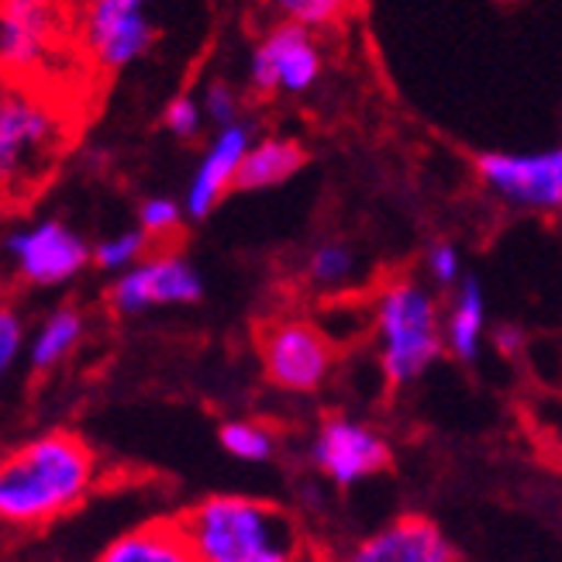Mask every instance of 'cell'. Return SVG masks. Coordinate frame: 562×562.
Segmentation results:
<instances>
[{
    "label": "cell",
    "instance_id": "6da1fadb",
    "mask_svg": "<svg viewBox=\"0 0 562 562\" xmlns=\"http://www.w3.org/2000/svg\"><path fill=\"white\" fill-rule=\"evenodd\" d=\"M101 480L97 452L72 431H45L0 456V525L35 528L77 510Z\"/></svg>",
    "mask_w": 562,
    "mask_h": 562
},
{
    "label": "cell",
    "instance_id": "7a4b0ae2",
    "mask_svg": "<svg viewBox=\"0 0 562 562\" xmlns=\"http://www.w3.org/2000/svg\"><path fill=\"white\" fill-rule=\"evenodd\" d=\"M177 521L198 562H304L301 531L273 501L214 494Z\"/></svg>",
    "mask_w": 562,
    "mask_h": 562
},
{
    "label": "cell",
    "instance_id": "3957f363",
    "mask_svg": "<svg viewBox=\"0 0 562 562\" xmlns=\"http://www.w3.org/2000/svg\"><path fill=\"white\" fill-rule=\"evenodd\" d=\"M373 338L386 383H418L442 359V304L418 280H386L373 301Z\"/></svg>",
    "mask_w": 562,
    "mask_h": 562
},
{
    "label": "cell",
    "instance_id": "277c9868",
    "mask_svg": "<svg viewBox=\"0 0 562 562\" xmlns=\"http://www.w3.org/2000/svg\"><path fill=\"white\" fill-rule=\"evenodd\" d=\"M66 138L59 108L35 87L0 90V187H24L45 173Z\"/></svg>",
    "mask_w": 562,
    "mask_h": 562
},
{
    "label": "cell",
    "instance_id": "5b68a950",
    "mask_svg": "<svg viewBox=\"0 0 562 562\" xmlns=\"http://www.w3.org/2000/svg\"><path fill=\"white\" fill-rule=\"evenodd\" d=\"M66 38V0H0V72L8 83H38L59 63Z\"/></svg>",
    "mask_w": 562,
    "mask_h": 562
},
{
    "label": "cell",
    "instance_id": "8992f818",
    "mask_svg": "<svg viewBox=\"0 0 562 562\" xmlns=\"http://www.w3.org/2000/svg\"><path fill=\"white\" fill-rule=\"evenodd\" d=\"M149 4L153 0H87L80 14V42L97 69L117 72L149 56L156 45Z\"/></svg>",
    "mask_w": 562,
    "mask_h": 562
},
{
    "label": "cell",
    "instance_id": "52a82bcc",
    "mask_svg": "<svg viewBox=\"0 0 562 562\" xmlns=\"http://www.w3.org/2000/svg\"><path fill=\"white\" fill-rule=\"evenodd\" d=\"M480 183L494 193L497 201L535 211L555 214L562 207V153H483L476 159Z\"/></svg>",
    "mask_w": 562,
    "mask_h": 562
},
{
    "label": "cell",
    "instance_id": "ba28073f",
    "mask_svg": "<svg viewBox=\"0 0 562 562\" xmlns=\"http://www.w3.org/2000/svg\"><path fill=\"white\" fill-rule=\"evenodd\" d=\"M262 366L266 376L290 394H311L325 386L335 370L331 338L301 317H280L262 331Z\"/></svg>",
    "mask_w": 562,
    "mask_h": 562
},
{
    "label": "cell",
    "instance_id": "9c48e42d",
    "mask_svg": "<svg viewBox=\"0 0 562 562\" xmlns=\"http://www.w3.org/2000/svg\"><path fill=\"white\" fill-rule=\"evenodd\" d=\"M322 72V45H317L314 32L301 29V24H273L252 48L249 80L266 97H301L317 87Z\"/></svg>",
    "mask_w": 562,
    "mask_h": 562
},
{
    "label": "cell",
    "instance_id": "30bf717a",
    "mask_svg": "<svg viewBox=\"0 0 562 562\" xmlns=\"http://www.w3.org/2000/svg\"><path fill=\"white\" fill-rule=\"evenodd\" d=\"M204 297V277L180 252H149L111 286V304L121 314H145L156 307H187Z\"/></svg>",
    "mask_w": 562,
    "mask_h": 562
},
{
    "label": "cell",
    "instance_id": "8fae6325",
    "mask_svg": "<svg viewBox=\"0 0 562 562\" xmlns=\"http://www.w3.org/2000/svg\"><path fill=\"white\" fill-rule=\"evenodd\" d=\"M8 256L32 286H63L90 266V246L59 217H42L11 232Z\"/></svg>",
    "mask_w": 562,
    "mask_h": 562
},
{
    "label": "cell",
    "instance_id": "7c38bea8",
    "mask_svg": "<svg viewBox=\"0 0 562 562\" xmlns=\"http://www.w3.org/2000/svg\"><path fill=\"white\" fill-rule=\"evenodd\" d=\"M311 462L335 486H356L390 467V442L370 422L338 414L314 431Z\"/></svg>",
    "mask_w": 562,
    "mask_h": 562
},
{
    "label": "cell",
    "instance_id": "4fadbf2b",
    "mask_svg": "<svg viewBox=\"0 0 562 562\" xmlns=\"http://www.w3.org/2000/svg\"><path fill=\"white\" fill-rule=\"evenodd\" d=\"M338 562H456V549L431 518L404 515L362 535Z\"/></svg>",
    "mask_w": 562,
    "mask_h": 562
},
{
    "label": "cell",
    "instance_id": "5bb4252c",
    "mask_svg": "<svg viewBox=\"0 0 562 562\" xmlns=\"http://www.w3.org/2000/svg\"><path fill=\"white\" fill-rule=\"evenodd\" d=\"M249 145H252V128L246 125V121H235V125H228V128H217V135L204 149L198 169H193V177L187 183L183 201H180L187 217L201 222V217H207L217 204L225 201L228 190H235L238 166H241V159H246Z\"/></svg>",
    "mask_w": 562,
    "mask_h": 562
},
{
    "label": "cell",
    "instance_id": "9a60e30c",
    "mask_svg": "<svg viewBox=\"0 0 562 562\" xmlns=\"http://www.w3.org/2000/svg\"><path fill=\"white\" fill-rule=\"evenodd\" d=\"M491 335V307L476 277H462L452 286V301L442 314V349L459 362L480 359Z\"/></svg>",
    "mask_w": 562,
    "mask_h": 562
},
{
    "label": "cell",
    "instance_id": "2e32d148",
    "mask_svg": "<svg viewBox=\"0 0 562 562\" xmlns=\"http://www.w3.org/2000/svg\"><path fill=\"white\" fill-rule=\"evenodd\" d=\"M93 562H198L177 518H153L114 535Z\"/></svg>",
    "mask_w": 562,
    "mask_h": 562
},
{
    "label": "cell",
    "instance_id": "e0dca14e",
    "mask_svg": "<svg viewBox=\"0 0 562 562\" xmlns=\"http://www.w3.org/2000/svg\"><path fill=\"white\" fill-rule=\"evenodd\" d=\"M307 156L301 149V142L293 138H252L246 159L238 166V177H235V190H270L280 187L286 180H293L304 169Z\"/></svg>",
    "mask_w": 562,
    "mask_h": 562
},
{
    "label": "cell",
    "instance_id": "ac0fdd59",
    "mask_svg": "<svg viewBox=\"0 0 562 562\" xmlns=\"http://www.w3.org/2000/svg\"><path fill=\"white\" fill-rule=\"evenodd\" d=\"M83 314L77 307H56L42 317V325L35 328V335L24 341L29 349V362L38 373H48L63 366L72 352L80 349L83 341Z\"/></svg>",
    "mask_w": 562,
    "mask_h": 562
},
{
    "label": "cell",
    "instance_id": "d6986e66",
    "mask_svg": "<svg viewBox=\"0 0 562 562\" xmlns=\"http://www.w3.org/2000/svg\"><path fill=\"white\" fill-rule=\"evenodd\" d=\"M217 442H222L228 459L246 462V467H259V462H270L277 456L273 431L259 422H225L217 431Z\"/></svg>",
    "mask_w": 562,
    "mask_h": 562
},
{
    "label": "cell",
    "instance_id": "ffe728a7",
    "mask_svg": "<svg viewBox=\"0 0 562 562\" xmlns=\"http://www.w3.org/2000/svg\"><path fill=\"white\" fill-rule=\"evenodd\" d=\"M359 256L346 241H325L307 256V280L317 290H341L356 280Z\"/></svg>",
    "mask_w": 562,
    "mask_h": 562
},
{
    "label": "cell",
    "instance_id": "44dd1931",
    "mask_svg": "<svg viewBox=\"0 0 562 562\" xmlns=\"http://www.w3.org/2000/svg\"><path fill=\"white\" fill-rule=\"evenodd\" d=\"M149 252H153V241L145 238L138 228H125V232H114V235L97 241V246L90 249V262L97 266V270L121 277L125 270H132L135 262H142Z\"/></svg>",
    "mask_w": 562,
    "mask_h": 562
},
{
    "label": "cell",
    "instance_id": "7402d4cb",
    "mask_svg": "<svg viewBox=\"0 0 562 562\" xmlns=\"http://www.w3.org/2000/svg\"><path fill=\"white\" fill-rule=\"evenodd\" d=\"M270 4L290 24H301L307 32H325V29H335V24L346 21L356 0H270Z\"/></svg>",
    "mask_w": 562,
    "mask_h": 562
},
{
    "label": "cell",
    "instance_id": "603a6c76",
    "mask_svg": "<svg viewBox=\"0 0 562 562\" xmlns=\"http://www.w3.org/2000/svg\"><path fill=\"white\" fill-rule=\"evenodd\" d=\"M183 204L177 198H149L138 207V232L156 241V238H173L183 225Z\"/></svg>",
    "mask_w": 562,
    "mask_h": 562
},
{
    "label": "cell",
    "instance_id": "cb8c5ba5",
    "mask_svg": "<svg viewBox=\"0 0 562 562\" xmlns=\"http://www.w3.org/2000/svg\"><path fill=\"white\" fill-rule=\"evenodd\" d=\"M425 273L438 290H452L462 277V252L452 246V241H435V246L425 252Z\"/></svg>",
    "mask_w": 562,
    "mask_h": 562
},
{
    "label": "cell",
    "instance_id": "d4e9b609",
    "mask_svg": "<svg viewBox=\"0 0 562 562\" xmlns=\"http://www.w3.org/2000/svg\"><path fill=\"white\" fill-rule=\"evenodd\" d=\"M198 104H201L204 121H211L214 128H228V125H235V121H238V93L225 80L207 83Z\"/></svg>",
    "mask_w": 562,
    "mask_h": 562
},
{
    "label": "cell",
    "instance_id": "484cf974",
    "mask_svg": "<svg viewBox=\"0 0 562 562\" xmlns=\"http://www.w3.org/2000/svg\"><path fill=\"white\" fill-rule=\"evenodd\" d=\"M162 125L177 138H198L201 128H204V114H201L198 97H190V93L173 97V101H169L166 111H162Z\"/></svg>",
    "mask_w": 562,
    "mask_h": 562
},
{
    "label": "cell",
    "instance_id": "4316f807",
    "mask_svg": "<svg viewBox=\"0 0 562 562\" xmlns=\"http://www.w3.org/2000/svg\"><path fill=\"white\" fill-rule=\"evenodd\" d=\"M24 341H29V335H24L21 317L11 307H0V380L11 373V366L24 352Z\"/></svg>",
    "mask_w": 562,
    "mask_h": 562
},
{
    "label": "cell",
    "instance_id": "83f0119b",
    "mask_svg": "<svg viewBox=\"0 0 562 562\" xmlns=\"http://www.w3.org/2000/svg\"><path fill=\"white\" fill-rule=\"evenodd\" d=\"M491 338H494V349L504 352V356H515L525 346V331L518 325H501V328L491 331Z\"/></svg>",
    "mask_w": 562,
    "mask_h": 562
}]
</instances>
